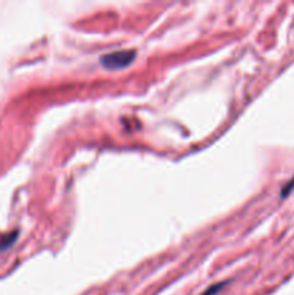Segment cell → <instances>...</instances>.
<instances>
[{
	"label": "cell",
	"mask_w": 294,
	"mask_h": 295,
	"mask_svg": "<svg viewBox=\"0 0 294 295\" xmlns=\"http://www.w3.org/2000/svg\"><path fill=\"white\" fill-rule=\"evenodd\" d=\"M136 51L134 49H124V51H115L111 54L103 55L100 58V62L107 69H124L130 66L136 59Z\"/></svg>",
	"instance_id": "obj_1"
},
{
	"label": "cell",
	"mask_w": 294,
	"mask_h": 295,
	"mask_svg": "<svg viewBox=\"0 0 294 295\" xmlns=\"http://www.w3.org/2000/svg\"><path fill=\"white\" fill-rule=\"evenodd\" d=\"M226 285V282H219V284H215V285H212V287H209L204 294L201 295H216Z\"/></svg>",
	"instance_id": "obj_2"
}]
</instances>
